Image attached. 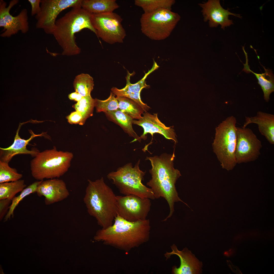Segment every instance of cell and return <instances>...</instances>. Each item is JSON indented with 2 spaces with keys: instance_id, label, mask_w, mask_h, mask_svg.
<instances>
[{
  "instance_id": "6da1fadb",
  "label": "cell",
  "mask_w": 274,
  "mask_h": 274,
  "mask_svg": "<svg viewBox=\"0 0 274 274\" xmlns=\"http://www.w3.org/2000/svg\"><path fill=\"white\" fill-rule=\"evenodd\" d=\"M150 228L149 219L132 222L117 215L112 225L98 230L94 239L128 252L148 241Z\"/></svg>"
},
{
  "instance_id": "7a4b0ae2",
  "label": "cell",
  "mask_w": 274,
  "mask_h": 274,
  "mask_svg": "<svg viewBox=\"0 0 274 274\" xmlns=\"http://www.w3.org/2000/svg\"><path fill=\"white\" fill-rule=\"evenodd\" d=\"M175 156L164 153L159 156L147 157L146 159L150 162L152 168L149 170L151 179L147 183L153 193L155 199L163 198L167 201L169 208L168 216L163 221L170 217L174 211L175 203L180 201L188 207V205L179 197L175 184L181 176L180 171L174 167Z\"/></svg>"
},
{
  "instance_id": "3957f363",
  "label": "cell",
  "mask_w": 274,
  "mask_h": 274,
  "mask_svg": "<svg viewBox=\"0 0 274 274\" xmlns=\"http://www.w3.org/2000/svg\"><path fill=\"white\" fill-rule=\"evenodd\" d=\"M88 181L83 199L88 212L102 228H107L112 225L117 215L116 196L103 177Z\"/></svg>"
},
{
  "instance_id": "277c9868",
  "label": "cell",
  "mask_w": 274,
  "mask_h": 274,
  "mask_svg": "<svg viewBox=\"0 0 274 274\" xmlns=\"http://www.w3.org/2000/svg\"><path fill=\"white\" fill-rule=\"evenodd\" d=\"M91 14L81 7H76L56 21L52 35L62 48V55L72 56L80 52L75 42L76 33L87 28L96 35L91 23Z\"/></svg>"
},
{
  "instance_id": "5b68a950",
  "label": "cell",
  "mask_w": 274,
  "mask_h": 274,
  "mask_svg": "<svg viewBox=\"0 0 274 274\" xmlns=\"http://www.w3.org/2000/svg\"><path fill=\"white\" fill-rule=\"evenodd\" d=\"M73 156L72 153L58 150L55 146L40 152L30 161L31 175L38 181L59 178L68 171Z\"/></svg>"
},
{
  "instance_id": "8992f818",
  "label": "cell",
  "mask_w": 274,
  "mask_h": 274,
  "mask_svg": "<svg viewBox=\"0 0 274 274\" xmlns=\"http://www.w3.org/2000/svg\"><path fill=\"white\" fill-rule=\"evenodd\" d=\"M140 160L134 167L129 163L119 167L115 171L109 173L107 178L112 181L119 192L125 196L133 195L142 198L155 199L150 188L143 185L142 181L145 172L139 168Z\"/></svg>"
},
{
  "instance_id": "52a82bcc",
  "label": "cell",
  "mask_w": 274,
  "mask_h": 274,
  "mask_svg": "<svg viewBox=\"0 0 274 274\" xmlns=\"http://www.w3.org/2000/svg\"><path fill=\"white\" fill-rule=\"evenodd\" d=\"M236 122L235 117L231 116L221 123L216 128L212 144L213 151L222 168L228 171L233 169L237 164L235 158Z\"/></svg>"
},
{
  "instance_id": "ba28073f",
  "label": "cell",
  "mask_w": 274,
  "mask_h": 274,
  "mask_svg": "<svg viewBox=\"0 0 274 274\" xmlns=\"http://www.w3.org/2000/svg\"><path fill=\"white\" fill-rule=\"evenodd\" d=\"M180 18L178 13L167 9L144 13L140 19L141 30L152 40H164L170 35Z\"/></svg>"
},
{
  "instance_id": "9c48e42d",
  "label": "cell",
  "mask_w": 274,
  "mask_h": 274,
  "mask_svg": "<svg viewBox=\"0 0 274 274\" xmlns=\"http://www.w3.org/2000/svg\"><path fill=\"white\" fill-rule=\"evenodd\" d=\"M91 20L98 38L111 44L123 42L126 31L118 14L113 12L91 14Z\"/></svg>"
},
{
  "instance_id": "30bf717a",
  "label": "cell",
  "mask_w": 274,
  "mask_h": 274,
  "mask_svg": "<svg viewBox=\"0 0 274 274\" xmlns=\"http://www.w3.org/2000/svg\"><path fill=\"white\" fill-rule=\"evenodd\" d=\"M82 0H41V11L36 15V28L52 34L56 19L63 10L69 7H81Z\"/></svg>"
},
{
  "instance_id": "8fae6325",
  "label": "cell",
  "mask_w": 274,
  "mask_h": 274,
  "mask_svg": "<svg viewBox=\"0 0 274 274\" xmlns=\"http://www.w3.org/2000/svg\"><path fill=\"white\" fill-rule=\"evenodd\" d=\"M235 158L237 164L254 161L261 154V142L249 128L236 127Z\"/></svg>"
},
{
  "instance_id": "7c38bea8",
  "label": "cell",
  "mask_w": 274,
  "mask_h": 274,
  "mask_svg": "<svg viewBox=\"0 0 274 274\" xmlns=\"http://www.w3.org/2000/svg\"><path fill=\"white\" fill-rule=\"evenodd\" d=\"M116 197L117 215L130 221L146 219L150 209V199L133 195Z\"/></svg>"
},
{
  "instance_id": "4fadbf2b",
  "label": "cell",
  "mask_w": 274,
  "mask_h": 274,
  "mask_svg": "<svg viewBox=\"0 0 274 274\" xmlns=\"http://www.w3.org/2000/svg\"><path fill=\"white\" fill-rule=\"evenodd\" d=\"M19 2L18 0H12L7 7V3L0 0V27L4 28V31L0 35L3 38H9L20 31L23 33L28 32L29 27L28 11L23 9L17 15L13 16L10 13L11 8Z\"/></svg>"
},
{
  "instance_id": "5bb4252c",
  "label": "cell",
  "mask_w": 274,
  "mask_h": 274,
  "mask_svg": "<svg viewBox=\"0 0 274 274\" xmlns=\"http://www.w3.org/2000/svg\"><path fill=\"white\" fill-rule=\"evenodd\" d=\"M199 5L202 8V12L204 17V21H209L211 27H217L219 25L224 30L225 27L233 24V21L229 20V16L232 15L240 18V14L230 12L229 9L226 10L221 6L218 0H209L204 3H200Z\"/></svg>"
},
{
  "instance_id": "9a60e30c",
  "label": "cell",
  "mask_w": 274,
  "mask_h": 274,
  "mask_svg": "<svg viewBox=\"0 0 274 274\" xmlns=\"http://www.w3.org/2000/svg\"><path fill=\"white\" fill-rule=\"evenodd\" d=\"M143 116L138 120H133L132 123L142 127L143 129V134L140 138L146 139V135L150 133L153 136L154 133H158L166 139L172 140L176 144L177 142L176 135L172 127H167L159 119L157 113L153 115L147 111L142 114Z\"/></svg>"
},
{
  "instance_id": "2e32d148",
  "label": "cell",
  "mask_w": 274,
  "mask_h": 274,
  "mask_svg": "<svg viewBox=\"0 0 274 274\" xmlns=\"http://www.w3.org/2000/svg\"><path fill=\"white\" fill-rule=\"evenodd\" d=\"M171 247L172 251L167 252L165 257L167 259L173 255H176L180 258V265L179 268L175 266L172 268V273L174 274H200L202 272L203 264L194 254L187 248L181 251L179 250L174 244Z\"/></svg>"
},
{
  "instance_id": "e0dca14e",
  "label": "cell",
  "mask_w": 274,
  "mask_h": 274,
  "mask_svg": "<svg viewBox=\"0 0 274 274\" xmlns=\"http://www.w3.org/2000/svg\"><path fill=\"white\" fill-rule=\"evenodd\" d=\"M36 193L39 197H45V203L46 205L62 201L70 195L65 182L56 178L42 180L38 186Z\"/></svg>"
},
{
  "instance_id": "ac0fdd59",
  "label": "cell",
  "mask_w": 274,
  "mask_h": 274,
  "mask_svg": "<svg viewBox=\"0 0 274 274\" xmlns=\"http://www.w3.org/2000/svg\"><path fill=\"white\" fill-rule=\"evenodd\" d=\"M27 122L20 123L14 138V142L11 146L7 148H0V161L9 163L12 158L16 155H29L34 157L40 152L36 148L31 150H28L26 146L29 142L35 137L46 136V133L42 132L40 134H36L30 130L29 132L31 135L30 138L27 140L21 138L19 135L20 128L24 123Z\"/></svg>"
},
{
  "instance_id": "d6986e66",
  "label": "cell",
  "mask_w": 274,
  "mask_h": 274,
  "mask_svg": "<svg viewBox=\"0 0 274 274\" xmlns=\"http://www.w3.org/2000/svg\"><path fill=\"white\" fill-rule=\"evenodd\" d=\"M153 64L151 68L145 73L143 78L138 82L134 84H131L130 82V77L133 73L130 74L128 72L126 77V84L123 89H119L116 87L111 89L112 92L116 96H123L130 98L137 103L143 109L144 112H147L150 107L146 104L144 103L141 100L140 93L143 88H148L150 87L146 83L145 80L147 76L151 73L157 69L159 66L153 60Z\"/></svg>"
},
{
  "instance_id": "ffe728a7",
  "label": "cell",
  "mask_w": 274,
  "mask_h": 274,
  "mask_svg": "<svg viewBox=\"0 0 274 274\" xmlns=\"http://www.w3.org/2000/svg\"><path fill=\"white\" fill-rule=\"evenodd\" d=\"M252 123L257 124L259 131L271 144H274V115L261 111L254 116L246 117L243 127Z\"/></svg>"
},
{
  "instance_id": "44dd1931",
  "label": "cell",
  "mask_w": 274,
  "mask_h": 274,
  "mask_svg": "<svg viewBox=\"0 0 274 274\" xmlns=\"http://www.w3.org/2000/svg\"><path fill=\"white\" fill-rule=\"evenodd\" d=\"M104 113L110 120L119 125L129 136L134 138L131 142L137 141L140 142L141 139L133 128V119L132 117L118 109Z\"/></svg>"
},
{
  "instance_id": "7402d4cb",
  "label": "cell",
  "mask_w": 274,
  "mask_h": 274,
  "mask_svg": "<svg viewBox=\"0 0 274 274\" xmlns=\"http://www.w3.org/2000/svg\"><path fill=\"white\" fill-rule=\"evenodd\" d=\"M81 7L91 14L113 12L119 7L115 0H82Z\"/></svg>"
},
{
  "instance_id": "603a6c76",
  "label": "cell",
  "mask_w": 274,
  "mask_h": 274,
  "mask_svg": "<svg viewBox=\"0 0 274 274\" xmlns=\"http://www.w3.org/2000/svg\"><path fill=\"white\" fill-rule=\"evenodd\" d=\"M244 64V71H249L253 73L258 79V83L260 85L264 93V98L265 101L268 102L270 94L274 91V76L272 71L266 69L263 66L265 72L262 74L255 73L250 70L247 61Z\"/></svg>"
},
{
  "instance_id": "cb8c5ba5",
  "label": "cell",
  "mask_w": 274,
  "mask_h": 274,
  "mask_svg": "<svg viewBox=\"0 0 274 274\" xmlns=\"http://www.w3.org/2000/svg\"><path fill=\"white\" fill-rule=\"evenodd\" d=\"M118 109L130 116L133 119H139L144 112L142 108L136 102L129 98L116 96Z\"/></svg>"
},
{
  "instance_id": "d4e9b609",
  "label": "cell",
  "mask_w": 274,
  "mask_h": 274,
  "mask_svg": "<svg viewBox=\"0 0 274 274\" xmlns=\"http://www.w3.org/2000/svg\"><path fill=\"white\" fill-rule=\"evenodd\" d=\"M174 0H135L134 4L141 7L144 13H150L161 9L171 10Z\"/></svg>"
},
{
  "instance_id": "484cf974",
  "label": "cell",
  "mask_w": 274,
  "mask_h": 274,
  "mask_svg": "<svg viewBox=\"0 0 274 274\" xmlns=\"http://www.w3.org/2000/svg\"><path fill=\"white\" fill-rule=\"evenodd\" d=\"M23 180L0 183V200L8 199L12 200L18 193L26 187Z\"/></svg>"
},
{
  "instance_id": "4316f807",
  "label": "cell",
  "mask_w": 274,
  "mask_h": 274,
  "mask_svg": "<svg viewBox=\"0 0 274 274\" xmlns=\"http://www.w3.org/2000/svg\"><path fill=\"white\" fill-rule=\"evenodd\" d=\"M94 81L93 78L87 74L82 73L75 77L73 86L76 92L82 97L90 95L93 88Z\"/></svg>"
},
{
  "instance_id": "83f0119b",
  "label": "cell",
  "mask_w": 274,
  "mask_h": 274,
  "mask_svg": "<svg viewBox=\"0 0 274 274\" xmlns=\"http://www.w3.org/2000/svg\"><path fill=\"white\" fill-rule=\"evenodd\" d=\"M42 180L36 181L25 187L19 195L15 197L12 200L9 210L5 217V220H7L11 216H13L14 211L20 202L24 198L30 194L36 192L38 186Z\"/></svg>"
},
{
  "instance_id": "f1b7e54d",
  "label": "cell",
  "mask_w": 274,
  "mask_h": 274,
  "mask_svg": "<svg viewBox=\"0 0 274 274\" xmlns=\"http://www.w3.org/2000/svg\"><path fill=\"white\" fill-rule=\"evenodd\" d=\"M8 163L0 161V183L16 181L22 177V174L10 167Z\"/></svg>"
},
{
  "instance_id": "f546056e",
  "label": "cell",
  "mask_w": 274,
  "mask_h": 274,
  "mask_svg": "<svg viewBox=\"0 0 274 274\" xmlns=\"http://www.w3.org/2000/svg\"><path fill=\"white\" fill-rule=\"evenodd\" d=\"M95 103V99H93L90 95L83 97L73 107L76 111L80 112L87 119L93 115Z\"/></svg>"
},
{
  "instance_id": "4dcf8cb0",
  "label": "cell",
  "mask_w": 274,
  "mask_h": 274,
  "mask_svg": "<svg viewBox=\"0 0 274 274\" xmlns=\"http://www.w3.org/2000/svg\"><path fill=\"white\" fill-rule=\"evenodd\" d=\"M115 95L111 92L109 97L105 100H102L95 99V107L96 108V112H105L118 109V103Z\"/></svg>"
},
{
  "instance_id": "1f68e13d",
  "label": "cell",
  "mask_w": 274,
  "mask_h": 274,
  "mask_svg": "<svg viewBox=\"0 0 274 274\" xmlns=\"http://www.w3.org/2000/svg\"><path fill=\"white\" fill-rule=\"evenodd\" d=\"M68 122L71 124L83 125L86 119L79 112L76 111L71 113L66 117Z\"/></svg>"
},
{
  "instance_id": "d6a6232c",
  "label": "cell",
  "mask_w": 274,
  "mask_h": 274,
  "mask_svg": "<svg viewBox=\"0 0 274 274\" xmlns=\"http://www.w3.org/2000/svg\"><path fill=\"white\" fill-rule=\"evenodd\" d=\"M11 200L8 199L0 200V215L1 218L4 216L8 212L11 203Z\"/></svg>"
},
{
  "instance_id": "836d02e7",
  "label": "cell",
  "mask_w": 274,
  "mask_h": 274,
  "mask_svg": "<svg viewBox=\"0 0 274 274\" xmlns=\"http://www.w3.org/2000/svg\"><path fill=\"white\" fill-rule=\"evenodd\" d=\"M31 7V14L33 16L40 13L41 11L40 4L41 0H28Z\"/></svg>"
},
{
  "instance_id": "e575fe53",
  "label": "cell",
  "mask_w": 274,
  "mask_h": 274,
  "mask_svg": "<svg viewBox=\"0 0 274 274\" xmlns=\"http://www.w3.org/2000/svg\"><path fill=\"white\" fill-rule=\"evenodd\" d=\"M68 97L70 100H74L78 102L80 101L83 97L79 93L75 92L69 94Z\"/></svg>"
},
{
  "instance_id": "d590c367",
  "label": "cell",
  "mask_w": 274,
  "mask_h": 274,
  "mask_svg": "<svg viewBox=\"0 0 274 274\" xmlns=\"http://www.w3.org/2000/svg\"><path fill=\"white\" fill-rule=\"evenodd\" d=\"M229 264V267L233 271L237 273L242 274L238 267L235 266H233L231 263V262Z\"/></svg>"
}]
</instances>
